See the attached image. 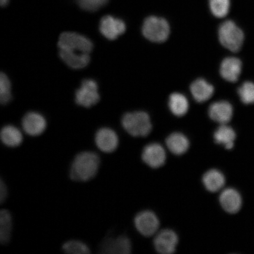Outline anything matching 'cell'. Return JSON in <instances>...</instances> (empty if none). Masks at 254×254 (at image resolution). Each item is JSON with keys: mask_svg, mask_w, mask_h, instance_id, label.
I'll use <instances>...</instances> for the list:
<instances>
[{"mask_svg": "<svg viewBox=\"0 0 254 254\" xmlns=\"http://www.w3.org/2000/svg\"><path fill=\"white\" fill-rule=\"evenodd\" d=\"M101 160L95 152L84 151L75 155L69 168V177L77 182H87L97 176Z\"/></svg>", "mask_w": 254, "mask_h": 254, "instance_id": "cell-1", "label": "cell"}, {"mask_svg": "<svg viewBox=\"0 0 254 254\" xmlns=\"http://www.w3.org/2000/svg\"><path fill=\"white\" fill-rule=\"evenodd\" d=\"M58 46L60 51L75 55H90L93 44L87 37L72 32L60 35Z\"/></svg>", "mask_w": 254, "mask_h": 254, "instance_id": "cell-2", "label": "cell"}, {"mask_svg": "<svg viewBox=\"0 0 254 254\" xmlns=\"http://www.w3.org/2000/svg\"><path fill=\"white\" fill-rule=\"evenodd\" d=\"M122 125L129 134L135 137L147 136L152 129L150 117L143 111L126 114L122 119Z\"/></svg>", "mask_w": 254, "mask_h": 254, "instance_id": "cell-3", "label": "cell"}, {"mask_svg": "<svg viewBox=\"0 0 254 254\" xmlns=\"http://www.w3.org/2000/svg\"><path fill=\"white\" fill-rule=\"evenodd\" d=\"M219 40L222 46L232 52H239L243 46L244 34L242 30L233 21L227 20L218 30Z\"/></svg>", "mask_w": 254, "mask_h": 254, "instance_id": "cell-4", "label": "cell"}, {"mask_svg": "<svg viewBox=\"0 0 254 254\" xmlns=\"http://www.w3.org/2000/svg\"><path fill=\"white\" fill-rule=\"evenodd\" d=\"M146 39L154 43L166 41L170 33L169 24L164 18L150 16L145 19L142 28Z\"/></svg>", "mask_w": 254, "mask_h": 254, "instance_id": "cell-5", "label": "cell"}, {"mask_svg": "<svg viewBox=\"0 0 254 254\" xmlns=\"http://www.w3.org/2000/svg\"><path fill=\"white\" fill-rule=\"evenodd\" d=\"M97 82L93 79H85L75 93V101L82 107L89 108L94 106L100 100Z\"/></svg>", "mask_w": 254, "mask_h": 254, "instance_id": "cell-6", "label": "cell"}, {"mask_svg": "<svg viewBox=\"0 0 254 254\" xmlns=\"http://www.w3.org/2000/svg\"><path fill=\"white\" fill-rule=\"evenodd\" d=\"M131 251V241L126 236H107L99 247L100 253L104 254H128Z\"/></svg>", "mask_w": 254, "mask_h": 254, "instance_id": "cell-7", "label": "cell"}, {"mask_svg": "<svg viewBox=\"0 0 254 254\" xmlns=\"http://www.w3.org/2000/svg\"><path fill=\"white\" fill-rule=\"evenodd\" d=\"M95 144L98 150L104 153H111L119 147L118 135L113 129L103 127L98 130L95 135Z\"/></svg>", "mask_w": 254, "mask_h": 254, "instance_id": "cell-8", "label": "cell"}, {"mask_svg": "<svg viewBox=\"0 0 254 254\" xmlns=\"http://www.w3.org/2000/svg\"><path fill=\"white\" fill-rule=\"evenodd\" d=\"M134 224L136 230L142 236L150 237L157 233L160 222L154 212L144 211L136 215Z\"/></svg>", "mask_w": 254, "mask_h": 254, "instance_id": "cell-9", "label": "cell"}, {"mask_svg": "<svg viewBox=\"0 0 254 254\" xmlns=\"http://www.w3.org/2000/svg\"><path fill=\"white\" fill-rule=\"evenodd\" d=\"M126 25L122 20L106 15L101 18L100 24V31L103 36L110 40L117 39L121 35L125 33Z\"/></svg>", "mask_w": 254, "mask_h": 254, "instance_id": "cell-10", "label": "cell"}, {"mask_svg": "<svg viewBox=\"0 0 254 254\" xmlns=\"http://www.w3.org/2000/svg\"><path fill=\"white\" fill-rule=\"evenodd\" d=\"M22 127L28 135L37 136L43 134L47 128V122L44 116L36 112L25 114L22 120Z\"/></svg>", "mask_w": 254, "mask_h": 254, "instance_id": "cell-11", "label": "cell"}, {"mask_svg": "<svg viewBox=\"0 0 254 254\" xmlns=\"http://www.w3.org/2000/svg\"><path fill=\"white\" fill-rule=\"evenodd\" d=\"M142 159L148 166L153 168H160L166 163V151L158 143H151L146 145L143 150Z\"/></svg>", "mask_w": 254, "mask_h": 254, "instance_id": "cell-12", "label": "cell"}, {"mask_svg": "<svg viewBox=\"0 0 254 254\" xmlns=\"http://www.w3.org/2000/svg\"><path fill=\"white\" fill-rule=\"evenodd\" d=\"M179 243V238L174 231L162 230L156 235L154 240L155 250L159 253L170 254L175 252Z\"/></svg>", "mask_w": 254, "mask_h": 254, "instance_id": "cell-13", "label": "cell"}, {"mask_svg": "<svg viewBox=\"0 0 254 254\" xmlns=\"http://www.w3.org/2000/svg\"><path fill=\"white\" fill-rule=\"evenodd\" d=\"M209 116L214 122L220 125H227L233 116V108L226 101H217L212 103L209 108Z\"/></svg>", "mask_w": 254, "mask_h": 254, "instance_id": "cell-14", "label": "cell"}, {"mask_svg": "<svg viewBox=\"0 0 254 254\" xmlns=\"http://www.w3.org/2000/svg\"><path fill=\"white\" fill-rule=\"evenodd\" d=\"M220 202L225 211L230 214H236L240 210L242 206L243 200L237 190L228 188L221 192Z\"/></svg>", "mask_w": 254, "mask_h": 254, "instance_id": "cell-15", "label": "cell"}, {"mask_svg": "<svg viewBox=\"0 0 254 254\" xmlns=\"http://www.w3.org/2000/svg\"><path fill=\"white\" fill-rule=\"evenodd\" d=\"M242 62L236 57L225 58L220 66V74L225 80L235 82L238 81L242 71Z\"/></svg>", "mask_w": 254, "mask_h": 254, "instance_id": "cell-16", "label": "cell"}, {"mask_svg": "<svg viewBox=\"0 0 254 254\" xmlns=\"http://www.w3.org/2000/svg\"><path fill=\"white\" fill-rule=\"evenodd\" d=\"M190 90L196 101L198 103H204L212 96L214 88L205 79L199 78L196 79L190 85Z\"/></svg>", "mask_w": 254, "mask_h": 254, "instance_id": "cell-17", "label": "cell"}, {"mask_svg": "<svg viewBox=\"0 0 254 254\" xmlns=\"http://www.w3.org/2000/svg\"><path fill=\"white\" fill-rule=\"evenodd\" d=\"M1 142L6 147H19L23 141V135L17 127L7 125L2 127L0 133Z\"/></svg>", "mask_w": 254, "mask_h": 254, "instance_id": "cell-18", "label": "cell"}, {"mask_svg": "<svg viewBox=\"0 0 254 254\" xmlns=\"http://www.w3.org/2000/svg\"><path fill=\"white\" fill-rule=\"evenodd\" d=\"M166 144L168 150L177 155L186 153L190 147L189 139L180 132H174L168 136L166 139Z\"/></svg>", "mask_w": 254, "mask_h": 254, "instance_id": "cell-19", "label": "cell"}, {"mask_svg": "<svg viewBox=\"0 0 254 254\" xmlns=\"http://www.w3.org/2000/svg\"><path fill=\"white\" fill-rule=\"evenodd\" d=\"M202 182L206 190L211 192H215L223 188L225 179L221 171L212 169L204 174L202 177Z\"/></svg>", "mask_w": 254, "mask_h": 254, "instance_id": "cell-20", "label": "cell"}, {"mask_svg": "<svg viewBox=\"0 0 254 254\" xmlns=\"http://www.w3.org/2000/svg\"><path fill=\"white\" fill-rule=\"evenodd\" d=\"M214 138L218 144L224 145L227 150L234 147L236 134L233 128L227 125H221L216 130Z\"/></svg>", "mask_w": 254, "mask_h": 254, "instance_id": "cell-21", "label": "cell"}, {"mask_svg": "<svg viewBox=\"0 0 254 254\" xmlns=\"http://www.w3.org/2000/svg\"><path fill=\"white\" fill-rule=\"evenodd\" d=\"M12 220L10 212L3 209L0 211V242L7 245L11 240Z\"/></svg>", "mask_w": 254, "mask_h": 254, "instance_id": "cell-22", "label": "cell"}, {"mask_svg": "<svg viewBox=\"0 0 254 254\" xmlns=\"http://www.w3.org/2000/svg\"><path fill=\"white\" fill-rule=\"evenodd\" d=\"M60 58L66 65L73 69L85 67L90 61V55H75L59 51Z\"/></svg>", "mask_w": 254, "mask_h": 254, "instance_id": "cell-23", "label": "cell"}, {"mask_svg": "<svg viewBox=\"0 0 254 254\" xmlns=\"http://www.w3.org/2000/svg\"><path fill=\"white\" fill-rule=\"evenodd\" d=\"M170 109L175 116L183 117L188 112L189 109V101L184 95L174 93L169 98Z\"/></svg>", "mask_w": 254, "mask_h": 254, "instance_id": "cell-24", "label": "cell"}, {"mask_svg": "<svg viewBox=\"0 0 254 254\" xmlns=\"http://www.w3.org/2000/svg\"><path fill=\"white\" fill-rule=\"evenodd\" d=\"M62 250L64 252L70 254H87L90 253V249L84 242L77 240L66 241L63 244Z\"/></svg>", "mask_w": 254, "mask_h": 254, "instance_id": "cell-25", "label": "cell"}, {"mask_svg": "<svg viewBox=\"0 0 254 254\" xmlns=\"http://www.w3.org/2000/svg\"><path fill=\"white\" fill-rule=\"evenodd\" d=\"M230 0H209V9L215 17L224 18L230 11Z\"/></svg>", "mask_w": 254, "mask_h": 254, "instance_id": "cell-26", "label": "cell"}, {"mask_svg": "<svg viewBox=\"0 0 254 254\" xmlns=\"http://www.w3.org/2000/svg\"><path fill=\"white\" fill-rule=\"evenodd\" d=\"M238 94L240 100L244 104H254V83L246 81L238 89Z\"/></svg>", "mask_w": 254, "mask_h": 254, "instance_id": "cell-27", "label": "cell"}, {"mask_svg": "<svg viewBox=\"0 0 254 254\" xmlns=\"http://www.w3.org/2000/svg\"><path fill=\"white\" fill-rule=\"evenodd\" d=\"M11 99V83L4 73L0 75V101L2 104L8 103Z\"/></svg>", "mask_w": 254, "mask_h": 254, "instance_id": "cell-28", "label": "cell"}, {"mask_svg": "<svg viewBox=\"0 0 254 254\" xmlns=\"http://www.w3.org/2000/svg\"><path fill=\"white\" fill-rule=\"evenodd\" d=\"M109 0H76L82 9L88 11H95L106 5Z\"/></svg>", "mask_w": 254, "mask_h": 254, "instance_id": "cell-29", "label": "cell"}, {"mask_svg": "<svg viewBox=\"0 0 254 254\" xmlns=\"http://www.w3.org/2000/svg\"><path fill=\"white\" fill-rule=\"evenodd\" d=\"M8 190L5 183L1 179L0 181V202L1 204L4 202L7 198Z\"/></svg>", "mask_w": 254, "mask_h": 254, "instance_id": "cell-30", "label": "cell"}, {"mask_svg": "<svg viewBox=\"0 0 254 254\" xmlns=\"http://www.w3.org/2000/svg\"><path fill=\"white\" fill-rule=\"evenodd\" d=\"M9 0H0V4L2 7H5L8 4Z\"/></svg>", "mask_w": 254, "mask_h": 254, "instance_id": "cell-31", "label": "cell"}]
</instances>
